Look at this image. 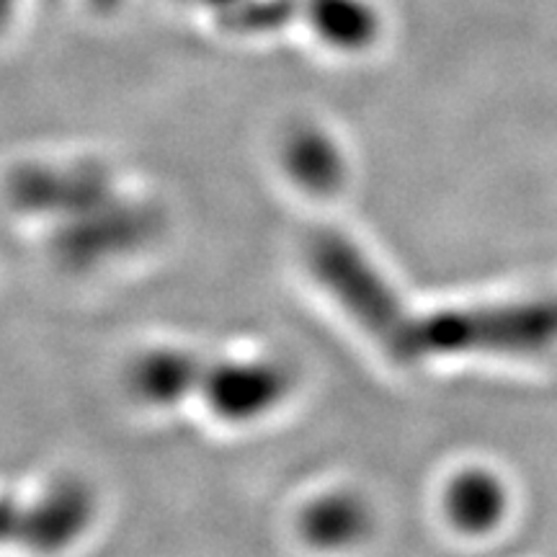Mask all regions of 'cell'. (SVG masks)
Here are the masks:
<instances>
[{"label":"cell","instance_id":"obj_4","mask_svg":"<svg viewBox=\"0 0 557 557\" xmlns=\"http://www.w3.org/2000/svg\"><path fill=\"white\" fill-rule=\"evenodd\" d=\"M289 169L308 189L315 191L336 189L341 176H344V163H341L333 143L323 135H315V132H302L292 139Z\"/></svg>","mask_w":557,"mask_h":557},{"label":"cell","instance_id":"obj_1","mask_svg":"<svg viewBox=\"0 0 557 557\" xmlns=\"http://www.w3.org/2000/svg\"><path fill=\"white\" fill-rule=\"evenodd\" d=\"M308 263L341 308L398 361L465 351L527 354L557 344V295L462 310H408L364 253L333 230L310 235Z\"/></svg>","mask_w":557,"mask_h":557},{"label":"cell","instance_id":"obj_2","mask_svg":"<svg viewBox=\"0 0 557 557\" xmlns=\"http://www.w3.org/2000/svg\"><path fill=\"white\" fill-rule=\"evenodd\" d=\"M305 21L341 50H361L377 37L380 18L364 0H299Z\"/></svg>","mask_w":557,"mask_h":557},{"label":"cell","instance_id":"obj_5","mask_svg":"<svg viewBox=\"0 0 557 557\" xmlns=\"http://www.w3.org/2000/svg\"><path fill=\"white\" fill-rule=\"evenodd\" d=\"M361 524H364V513L348 498L320 500L305 517L308 534L315 542H323V545H338V542L357 537Z\"/></svg>","mask_w":557,"mask_h":557},{"label":"cell","instance_id":"obj_3","mask_svg":"<svg viewBox=\"0 0 557 557\" xmlns=\"http://www.w3.org/2000/svg\"><path fill=\"white\" fill-rule=\"evenodd\" d=\"M447 511L455 524L480 532L498 521L504 511V491L485 472H468L449 485Z\"/></svg>","mask_w":557,"mask_h":557}]
</instances>
